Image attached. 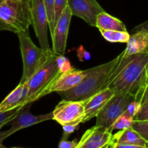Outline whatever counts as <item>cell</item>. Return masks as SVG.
<instances>
[{"mask_svg": "<svg viewBox=\"0 0 148 148\" xmlns=\"http://www.w3.org/2000/svg\"><path fill=\"white\" fill-rule=\"evenodd\" d=\"M147 74L148 53L123 56L108 88L115 93L130 94L136 100L145 83Z\"/></svg>", "mask_w": 148, "mask_h": 148, "instance_id": "obj_1", "label": "cell"}, {"mask_svg": "<svg viewBox=\"0 0 148 148\" xmlns=\"http://www.w3.org/2000/svg\"><path fill=\"white\" fill-rule=\"evenodd\" d=\"M123 56L124 51L110 62L88 69L86 76L77 86L59 94L64 100L84 101L97 92L108 88Z\"/></svg>", "mask_w": 148, "mask_h": 148, "instance_id": "obj_2", "label": "cell"}, {"mask_svg": "<svg viewBox=\"0 0 148 148\" xmlns=\"http://www.w3.org/2000/svg\"><path fill=\"white\" fill-rule=\"evenodd\" d=\"M31 25L28 0H4L0 4V30L17 33L28 30Z\"/></svg>", "mask_w": 148, "mask_h": 148, "instance_id": "obj_3", "label": "cell"}, {"mask_svg": "<svg viewBox=\"0 0 148 148\" xmlns=\"http://www.w3.org/2000/svg\"><path fill=\"white\" fill-rule=\"evenodd\" d=\"M61 73L62 72L57 63V55L53 53L27 81L28 94L25 105L42 98L43 92Z\"/></svg>", "mask_w": 148, "mask_h": 148, "instance_id": "obj_4", "label": "cell"}, {"mask_svg": "<svg viewBox=\"0 0 148 148\" xmlns=\"http://www.w3.org/2000/svg\"><path fill=\"white\" fill-rule=\"evenodd\" d=\"M16 34L20 41L23 63V72L20 82H24L30 79L53 52L46 53L40 47L36 46L30 37L28 30L18 32Z\"/></svg>", "mask_w": 148, "mask_h": 148, "instance_id": "obj_5", "label": "cell"}, {"mask_svg": "<svg viewBox=\"0 0 148 148\" xmlns=\"http://www.w3.org/2000/svg\"><path fill=\"white\" fill-rule=\"evenodd\" d=\"M134 100V97L130 94L115 93L96 116L95 126L103 127L112 132V127L115 121L125 112L129 104Z\"/></svg>", "mask_w": 148, "mask_h": 148, "instance_id": "obj_6", "label": "cell"}, {"mask_svg": "<svg viewBox=\"0 0 148 148\" xmlns=\"http://www.w3.org/2000/svg\"><path fill=\"white\" fill-rule=\"evenodd\" d=\"M32 17V25L40 48L46 53L52 52L49 46L47 30L49 27L47 12L43 0H28Z\"/></svg>", "mask_w": 148, "mask_h": 148, "instance_id": "obj_7", "label": "cell"}, {"mask_svg": "<svg viewBox=\"0 0 148 148\" xmlns=\"http://www.w3.org/2000/svg\"><path fill=\"white\" fill-rule=\"evenodd\" d=\"M53 119L62 126L79 125L85 117V107L82 101L62 99L53 111Z\"/></svg>", "mask_w": 148, "mask_h": 148, "instance_id": "obj_8", "label": "cell"}, {"mask_svg": "<svg viewBox=\"0 0 148 148\" xmlns=\"http://www.w3.org/2000/svg\"><path fill=\"white\" fill-rule=\"evenodd\" d=\"M31 103L24 106L20 112L12 119L10 123H11V127L9 130L4 132H0V143H2L5 139L11 136L19 130L37 124L43 121L53 119V112L40 115H33L29 112Z\"/></svg>", "mask_w": 148, "mask_h": 148, "instance_id": "obj_9", "label": "cell"}, {"mask_svg": "<svg viewBox=\"0 0 148 148\" xmlns=\"http://www.w3.org/2000/svg\"><path fill=\"white\" fill-rule=\"evenodd\" d=\"M68 6L72 15L82 19L94 27H96L98 15L104 12L96 0H68Z\"/></svg>", "mask_w": 148, "mask_h": 148, "instance_id": "obj_10", "label": "cell"}, {"mask_svg": "<svg viewBox=\"0 0 148 148\" xmlns=\"http://www.w3.org/2000/svg\"><path fill=\"white\" fill-rule=\"evenodd\" d=\"M87 73L88 69L79 70L75 68L67 72H62L53 81L50 86L43 92V97L53 92L59 93L73 89L82 82V79L86 76Z\"/></svg>", "mask_w": 148, "mask_h": 148, "instance_id": "obj_11", "label": "cell"}, {"mask_svg": "<svg viewBox=\"0 0 148 148\" xmlns=\"http://www.w3.org/2000/svg\"><path fill=\"white\" fill-rule=\"evenodd\" d=\"M72 16L71 10L67 6L55 27L51 36L52 51L55 54L64 55L65 53L68 33Z\"/></svg>", "mask_w": 148, "mask_h": 148, "instance_id": "obj_12", "label": "cell"}, {"mask_svg": "<svg viewBox=\"0 0 148 148\" xmlns=\"http://www.w3.org/2000/svg\"><path fill=\"white\" fill-rule=\"evenodd\" d=\"M112 143V132L95 126L84 133L75 148H108Z\"/></svg>", "mask_w": 148, "mask_h": 148, "instance_id": "obj_13", "label": "cell"}, {"mask_svg": "<svg viewBox=\"0 0 148 148\" xmlns=\"http://www.w3.org/2000/svg\"><path fill=\"white\" fill-rule=\"evenodd\" d=\"M115 95V92L110 88H106L88 99L82 101L85 107V115L82 123L90 121L98 115L108 101Z\"/></svg>", "mask_w": 148, "mask_h": 148, "instance_id": "obj_14", "label": "cell"}, {"mask_svg": "<svg viewBox=\"0 0 148 148\" xmlns=\"http://www.w3.org/2000/svg\"><path fill=\"white\" fill-rule=\"evenodd\" d=\"M28 94L27 82H20L19 85L0 103V111H7L25 106Z\"/></svg>", "mask_w": 148, "mask_h": 148, "instance_id": "obj_15", "label": "cell"}, {"mask_svg": "<svg viewBox=\"0 0 148 148\" xmlns=\"http://www.w3.org/2000/svg\"><path fill=\"white\" fill-rule=\"evenodd\" d=\"M124 56L127 57L137 53H148V33L144 30L134 32L130 35Z\"/></svg>", "mask_w": 148, "mask_h": 148, "instance_id": "obj_16", "label": "cell"}, {"mask_svg": "<svg viewBox=\"0 0 148 148\" xmlns=\"http://www.w3.org/2000/svg\"><path fill=\"white\" fill-rule=\"evenodd\" d=\"M96 27L99 30L127 31V27L122 21L105 11L100 13L97 17Z\"/></svg>", "mask_w": 148, "mask_h": 148, "instance_id": "obj_17", "label": "cell"}, {"mask_svg": "<svg viewBox=\"0 0 148 148\" xmlns=\"http://www.w3.org/2000/svg\"><path fill=\"white\" fill-rule=\"evenodd\" d=\"M127 143L146 147L147 142L142 137L138 132L133 130L132 127L120 132L113 135V143Z\"/></svg>", "mask_w": 148, "mask_h": 148, "instance_id": "obj_18", "label": "cell"}, {"mask_svg": "<svg viewBox=\"0 0 148 148\" xmlns=\"http://www.w3.org/2000/svg\"><path fill=\"white\" fill-rule=\"evenodd\" d=\"M103 37L110 43H126L129 41L130 34L127 31L99 30Z\"/></svg>", "mask_w": 148, "mask_h": 148, "instance_id": "obj_19", "label": "cell"}, {"mask_svg": "<svg viewBox=\"0 0 148 148\" xmlns=\"http://www.w3.org/2000/svg\"><path fill=\"white\" fill-rule=\"evenodd\" d=\"M134 122V117L127 111L120 116L112 127V132L115 130H123L131 128Z\"/></svg>", "mask_w": 148, "mask_h": 148, "instance_id": "obj_20", "label": "cell"}, {"mask_svg": "<svg viewBox=\"0 0 148 148\" xmlns=\"http://www.w3.org/2000/svg\"><path fill=\"white\" fill-rule=\"evenodd\" d=\"M68 6V0H55L54 2V14H53V28L54 30L55 27L60 18L63 12ZM52 36V35H51Z\"/></svg>", "mask_w": 148, "mask_h": 148, "instance_id": "obj_21", "label": "cell"}, {"mask_svg": "<svg viewBox=\"0 0 148 148\" xmlns=\"http://www.w3.org/2000/svg\"><path fill=\"white\" fill-rule=\"evenodd\" d=\"M23 107H20V108H17L15 109L7 111H0V130L5 124H8L12 120V119L20 112Z\"/></svg>", "mask_w": 148, "mask_h": 148, "instance_id": "obj_22", "label": "cell"}, {"mask_svg": "<svg viewBox=\"0 0 148 148\" xmlns=\"http://www.w3.org/2000/svg\"><path fill=\"white\" fill-rule=\"evenodd\" d=\"M132 127L148 142V121H134Z\"/></svg>", "mask_w": 148, "mask_h": 148, "instance_id": "obj_23", "label": "cell"}, {"mask_svg": "<svg viewBox=\"0 0 148 148\" xmlns=\"http://www.w3.org/2000/svg\"><path fill=\"white\" fill-rule=\"evenodd\" d=\"M45 7H46V12L48 14V19H49V30H50L51 36L53 34V14H54V2L55 0H43Z\"/></svg>", "mask_w": 148, "mask_h": 148, "instance_id": "obj_24", "label": "cell"}, {"mask_svg": "<svg viewBox=\"0 0 148 148\" xmlns=\"http://www.w3.org/2000/svg\"><path fill=\"white\" fill-rule=\"evenodd\" d=\"M57 63L62 72H67L74 68L72 66L69 61L64 55H57Z\"/></svg>", "mask_w": 148, "mask_h": 148, "instance_id": "obj_25", "label": "cell"}, {"mask_svg": "<svg viewBox=\"0 0 148 148\" xmlns=\"http://www.w3.org/2000/svg\"><path fill=\"white\" fill-rule=\"evenodd\" d=\"M134 121H148V103L142 104L141 108L134 116Z\"/></svg>", "mask_w": 148, "mask_h": 148, "instance_id": "obj_26", "label": "cell"}, {"mask_svg": "<svg viewBox=\"0 0 148 148\" xmlns=\"http://www.w3.org/2000/svg\"><path fill=\"white\" fill-rule=\"evenodd\" d=\"M142 103L140 102H139L138 101H133L132 102L130 103L128 105L127 108V111L130 114H131L133 117L134 118L136 115L137 114V113L140 111V108H141Z\"/></svg>", "mask_w": 148, "mask_h": 148, "instance_id": "obj_27", "label": "cell"}, {"mask_svg": "<svg viewBox=\"0 0 148 148\" xmlns=\"http://www.w3.org/2000/svg\"><path fill=\"white\" fill-rule=\"evenodd\" d=\"M136 101H138L142 104L148 103V86H145L143 88L137 98H136Z\"/></svg>", "mask_w": 148, "mask_h": 148, "instance_id": "obj_28", "label": "cell"}, {"mask_svg": "<svg viewBox=\"0 0 148 148\" xmlns=\"http://www.w3.org/2000/svg\"><path fill=\"white\" fill-rule=\"evenodd\" d=\"M77 127H78V125L62 126V128H63V131H64V135H63V138L62 139H64V140H66L68 136H69L72 133H73L74 132L77 130Z\"/></svg>", "mask_w": 148, "mask_h": 148, "instance_id": "obj_29", "label": "cell"}, {"mask_svg": "<svg viewBox=\"0 0 148 148\" xmlns=\"http://www.w3.org/2000/svg\"><path fill=\"white\" fill-rule=\"evenodd\" d=\"M77 145V142L76 140L69 141V140L62 139L59 144V148H75Z\"/></svg>", "mask_w": 148, "mask_h": 148, "instance_id": "obj_30", "label": "cell"}, {"mask_svg": "<svg viewBox=\"0 0 148 148\" xmlns=\"http://www.w3.org/2000/svg\"><path fill=\"white\" fill-rule=\"evenodd\" d=\"M111 148H147L145 146L137 145L127 144V143H114L111 145Z\"/></svg>", "mask_w": 148, "mask_h": 148, "instance_id": "obj_31", "label": "cell"}, {"mask_svg": "<svg viewBox=\"0 0 148 148\" xmlns=\"http://www.w3.org/2000/svg\"><path fill=\"white\" fill-rule=\"evenodd\" d=\"M144 30L148 33V20L144 22V23H141L140 25H137V27H134V29L133 30V32L138 31V30Z\"/></svg>", "mask_w": 148, "mask_h": 148, "instance_id": "obj_32", "label": "cell"}, {"mask_svg": "<svg viewBox=\"0 0 148 148\" xmlns=\"http://www.w3.org/2000/svg\"><path fill=\"white\" fill-rule=\"evenodd\" d=\"M145 86H148V74H147V79H146V81H145V85H144V86H143V88H144V87H145ZM142 90H143V89H142ZM140 92H141V91H140Z\"/></svg>", "mask_w": 148, "mask_h": 148, "instance_id": "obj_33", "label": "cell"}, {"mask_svg": "<svg viewBox=\"0 0 148 148\" xmlns=\"http://www.w3.org/2000/svg\"><path fill=\"white\" fill-rule=\"evenodd\" d=\"M146 147L148 148V142H147V143H146Z\"/></svg>", "mask_w": 148, "mask_h": 148, "instance_id": "obj_34", "label": "cell"}, {"mask_svg": "<svg viewBox=\"0 0 148 148\" xmlns=\"http://www.w3.org/2000/svg\"><path fill=\"white\" fill-rule=\"evenodd\" d=\"M0 148H4L2 147V145H1V143H0Z\"/></svg>", "mask_w": 148, "mask_h": 148, "instance_id": "obj_35", "label": "cell"}, {"mask_svg": "<svg viewBox=\"0 0 148 148\" xmlns=\"http://www.w3.org/2000/svg\"><path fill=\"white\" fill-rule=\"evenodd\" d=\"M4 1V0H0V4H1V2H3Z\"/></svg>", "mask_w": 148, "mask_h": 148, "instance_id": "obj_36", "label": "cell"}, {"mask_svg": "<svg viewBox=\"0 0 148 148\" xmlns=\"http://www.w3.org/2000/svg\"><path fill=\"white\" fill-rule=\"evenodd\" d=\"M12 148H20V147H12Z\"/></svg>", "mask_w": 148, "mask_h": 148, "instance_id": "obj_37", "label": "cell"}]
</instances>
